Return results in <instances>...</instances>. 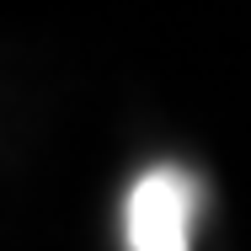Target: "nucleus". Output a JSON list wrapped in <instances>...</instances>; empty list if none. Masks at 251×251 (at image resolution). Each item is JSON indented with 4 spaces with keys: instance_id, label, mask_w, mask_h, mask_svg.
Masks as SVG:
<instances>
[{
    "instance_id": "1",
    "label": "nucleus",
    "mask_w": 251,
    "mask_h": 251,
    "mask_svg": "<svg viewBox=\"0 0 251 251\" xmlns=\"http://www.w3.org/2000/svg\"><path fill=\"white\" fill-rule=\"evenodd\" d=\"M198 230V182L176 166L145 171L123 198V246L128 251H193Z\"/></svg>"
}]
</instances>
